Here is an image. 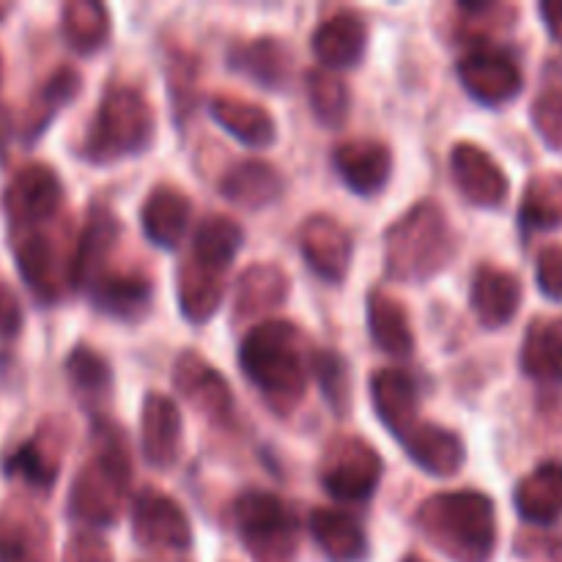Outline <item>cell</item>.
Segmentation results:
<instances>
[{
	"instance_id": "obj_1",
	"label": "cell",
	"mask_w": 562,
	"mask_h": 562,
	"mask_svg": "<svg viewBox=\"0 0 562 562\" xmlns=\"http://www.w3.org/2000/svg\"><path fill=\"white\" fill-rule=\"evenodd\" d=\"M239 362L245 376L280 417H289L302 404L307 393L305 338L294 324H258L241 340Z\"/></svg>"
},
{
	"instance_id": "obj_2",
	"label": "cell",
	"mask_w": 562,
	"mask_h": 562,
	"mask_svg": "<svg viewBox=\"0 0 562 562\" xmlns=\"http://www.w3.org/2000/svg\"><path fill=\"white\" fill-rule=\"evenodd\" d=\"M428 541L456 562H488L497 547V514L481 492L437 494L420 508Z\"/></svg>"
},
{
	"instance_id": "obj_3",
	"label": "cell",
	"mask_w": 562,
	"mask_h": 562,
	"mask_svg": "<svg viewBox=\"0 0 562 562\" xmlns=\"http://www.w3.org/2000/svg\"><path fill=\"white\" fill-rule=\"evenodd\" d=\"M130 450L113 426L97 431V450L77 472L69 492V514L88 527H108L121 516L130 494Z\"/></svg>"
},
{
	"instance_id": "obj_4",
	"label": "cell",
	"mask_w": 562,
	"mask_h": 562,
	"mask_svg": "<svg viewBox=\"0 0 562 562\" xmlns=\"http://www.w3.org/2000/svg\"><path fill=\"white\" fill-rule=\"evenodd\" d=\"M456 252L442 206L417 203L384 236V263L398 280H428L442 272Z\"/></svg>"
},
{
	"instance_id": "obj_5",
	"label": "cell",
	"mask_w": 562,
	"mask_h": 562,
	"mask_svg": "<svg viewBox=\"0 0 562 562\" xmlns=\"http://www.w3.org/2000/svg\"><path fill=\"white\" fill-rule=\"evenodd\" d=\"M154 140V110L135 88H110L88 126L82 157L93 165L143 154Z\"/></svg>"
},
{
	"instance_id": "obj_6",
	"label": "cell",
	"mask_w": 562,
	"mask_h": 562,
	"mask_svg": "<svg viewBox=\"0 0 562 562\" xmlns=\"http://www.w3.org/2000/svg\"><path fill=\"white\" fill-rule=\"evenodd\" d=\"M236 521L256 562H294L300 525L289 505L269 492H247L236 499Z\"/></svg>"
},
{
	"instance_id": "obj_7",
	"label": "cell",
	"mask_w": 562,
	"mask_h": 562,
	"mask_svg": "<svg viewBox=\"0 0 562 562\" xmlns=\"http://www.w3.org/2000/svg\"><path fill=\"white\" fill-rule=\"evenodd\" d=\"M11 252L22 280L38 302L53 305L69 285H75V269L71 263H64L53 236L44 234L42 228L11 231Z\"/></svg>"
},
{
	"instance_id": "obj_8",
	"label": "cell",
	"mask_w": 562,
	"mask_h": 562,
	"mask_svg": "<svg viewBox=\"0 0 562 562\" xmlns=\"http://www.w3.org/2000/svg\"><path fill=\"white\" fill-rule=\"evenodd\" d=\"M382 456L362 439H340L327 450L322 483L340 503H366L382 481Z\"/></svg>"
},
{
	"instance_id": "obj_9",
	"label": "cell",
	"mask_w": 562,
	"mask_h": 562,
	"mask_svg": "<svg viewBox=\"0 0 562 562\" xmlns=\"http://www.w3.org/2000/svg\"><path fill=\"white\" fill-rule=\"evenodd\" d=\"M64 203V187L58 173L44 162H31L14 173L3 190V212L11 231L38 228L58 214Z\"/></svg>"
},
{
	"instance_id": "obj_10",
	"label": "cell",
	"mask_w": 562,
	"mask_h": 562,
	"mask_svg": "<svg viewBox=\"0 0 562 562\" xmlns=\"http://www.w3.org/2000/svg\"><path fill=\"white\" fill-rule=\"evenodd\" d=\"M459 77L467 93L486 108H499V104L510 102L519 97L521 86H525V77H521L516 60L488 44L470 49L459 60Z\"/></svg>"
},
{
	"instance_id": "obj_11",
	"label": "cell",
	"mask_w": 562,
	"mask_h": 562,
	"mask_svg": "<svg viewBox=\"0 0 562 562\" xmlns=\"http://www.w3.org/2000/svg\"><path fill=\"white\" fill-rule=\"evenodd\" d=\"M132 525H135V538L146 549H154V552H190V519L179 508V503L165 497L162 492L146 488V492L137 494L135 505H132Z\"/></svg>"
},
{
	"instance_id": "obj_12",
	"label": "cell",
	"mask_w": 562,
	"mask_h": 562,
	"mask_svg": "<svg viewBox=\"0 0 562 562\" xmlns=\"http://www.w3.org/2000/svg\"><path fill=\"white\" fill-rule=\"evenodd\" d=\"M0 562H53L47 521L22 499L0 505Z\"/></svg>"
},
{
	"instance_id": "obj_13",
	"label": "cell",
	"mask_w": 562,
	"mask_h": 562,
	"mask_svg": "<svg viewBox=\"0 0 562 562\" xmlns=\"http://www.w3.org/2000/svg\"><path fill=\"white\" fill-rule=\"evenodd\" d=\"M176 390L214 423H228L234 417V395L217 368L209 366L198 351H184L173 366Z\"/></svg>"
},
{
	"instance_id": "obj_14",
	"label": "cell",
	"mask_w": 562,
	"mask_h": 562,
	"mask_svg": "<svg viewBox=\"0 0 562 562\" xmlns=\"http://www.w3.org/2000/svg\"><path fill=\"white\" fill-rule=\"evenodd\" d=\"M143 456L154 470H170L184 448V426L179 406L162 393H148L140 412Z\"/></svg>"
},
{
	"instance_id": "obj_15",
	"label": "cell",
	"mask_w": 562,
	"mask_h": 562,
	"mask_svg": "<svg viewBox=\"0 0 562 562\" xmlns=\"http://www.w3.org/2000/svg\"><path fill=\"white\" fill-rule=\"evenodd\" d=\"M60 456H64V434L55 423H47L25 445L5 456L3 472L5 477L27 483L36 492H49L58 481Z\"/></svg>"
},
{
	"instance_id": "obj_16",
	"label": "cell",
	"mask_w": 562,
	"mask_h": 562,
	"mask_svg": "<svg viewBox=\"0 0 562 562\" xmlns=\"http://www.w3.org/2000/svg\"><path fill=\"white\" fill-rule=\"evenodd\" d=\"M450 168H453L456 187L475 206L494 209L508 195V176L475 143H459L450 154Z\"/></svg>"
},
{
	"instance_id": "obj_17",
	"label": "cell",
	"mask_w": 562,
	"mask_h": 562,
	"mask_svg": "<svg viewBox=\"0 0 562 562\" xmlns=\"http://www.w3.org/2000/svg\"><path fill=\"white\" fill-rule=\"evenodd\" d=\"M351 236L346 234L344 225L333 217H311L302 228V256L311 263V269L316 274H322L324 280H333L340 283L349 272L351 263Z\"/></svg>"
},
{
	"instance_id": "obj_18",
	"label": "cell",
	"mask_w": 562,
	"mask_h": 562,
	"mask_svg": "<svg viewBox=\"0 0 562 562\" xmlns=\"http://www.w3.org/2000/svg\"><path fill=\"white\" fill-rule=\"evenodd\" d=\"M335 168L357 195H376L393 173V154L379 140H349L335 148Z\"/></svg>"
},
{
	"instance_id": "obj_19",
	"label": "cell",
	"mask_w": 562,
	"mask_h": 562,
	"mask_svg": "<svg viewBox=\"0 0 562 562\" xmlns=\"http://www.w3.org/2000/svg\"><path fill=\"white\" fill-rule=\"evenodd\" d=\"M368 27L357 11H338L313 33V53L327 69H349L360 64L366 53Z\"/></svg>"
},
{
	"instance_id": "obj_20",
	"label": "cell",
	"mask_w": 562,
	"mask_h": 562,
	"mask_svg": "<svg viewBox=\"0 0 562 562\" xmlns=\"http://www.w3.org/2000/svg\"><path fill=\"white\" fill-rule=\"evenodd\" d=\"M472 311L486 329L505 327L521 305V283L514 272L481 267L470 291Z\"/></svg>"
},
{
	"instance_id": "obj_21",
	"label": "cell",
	"mask_w": 562,
	"mask_h": 562,
	"mask_svg": "<svg viewBox=\"0 0 562 562\" xmlns=\"http://www.w3.org/2000/svg\"><path fill=\"white\" fill-rule=\"evenodd\" d=\"M409 459L420 467L423 472L437 477H450L464 467V442L459 434L448 431L434 423H417L404 439H401Z\"/></svg>"
},
{
	"instance_id": "obj_22",
	"label": "cell",
	"mask_w": 562,
	"mask_h": 562,
	"mask_svg": "<svg viewBox=\"0 0 562 562\" xmlns=\"http://www.w3.org/2000/svg\"><path fill=\"white\" fill-rule=\"evenodd\" d=\"M516 510L525 521L549 527L562 519V464L547 461L530 475L521 477L514 492Z\"/></svg>"
},
{
	"instance_id": "obj_23",
	"label": "cell",
	"mask_w": 562,
	"mask_h": 562,
	"mask_svg": "<svg viewBox=\"0 0 562 562\" xmlns=\"http://www.w3.org/2000/svg\"><path fill=\"white\" fill-rule=\"evenodd\" d=\"M373 406L390 434L401 439L412 431L420 420L417 409V390L412 379L401 371H379L371 382Z\"/></svg>"
},
{
	"instance_id": "obj_24",
	"label": "cell",
	"mask_w": 562,
	"mask_h": 562,
	"mask_svg": "<svg viewBox=\"0 0 562 562\" xmlns=\"http://www.w3.org/2000/svg\"><path fill=\"white\" fill-rule=\"evenodd\" d=\"M93 305L115 318H137L151 302V283L140 272H102L86 285Z\"/></svg>"
},
{
	"instance_id": "obj_25",
	"label": "cell",
	"mask_w": 562,
	"mask_h": 562,
	"mask_svg": "<svg viewBox=\"0 0 562 562\" xmlns=\"http://www.w3.org/2000/svg\"><path fill=\"white\" fill-rule=\"evenodd\" d=\"M190 212V198L184 192L176 190V187H157V190L148 192L146 203H143V231L154 245L173 250L184 236Z\"/></svg>"
},
{
	"instance_id": "obj_26",
	"label": "cell",
	"mask_w": 562,
	"mask_h": 562,
	"mask_svg": "<svg viewBox=\"0 0 562 562\" xmlns=\"http://www.w3.org/2000/svg\"><path fill=\"white\" fill-rule=\"evenodd\" d=\"M209 110H212V119L228 135H234L236 140H241L250 148H267L278 137L274 119L256 102H247V99L236 97H217L212 99Z\"/></svg>"
},
{
	"instance_id": "obj_27",
	"label": "cell",
	"mask_w": 562,
	"mask_h": 562,
	"mask_svg": "<svg viewBox=\"0 0 562 562\" xmlns=\"http://www.w3.org/2000/svg\"><path fill=\"white\" fill-rule=\"evenodd\" d=\"M289 274L272 263H256V267L245 269L239 285H236L234 316L245 322V318L274 311L289 296Z\"/></svg>"
},
{
	"instance_id": "obj_28",
	"label": "cell",
	"mask_w": 562,
	"mask_h": 562,
	"mask_svg": "<svg viewBox=\"0 0 562 562\" xmlns=\"http://www.w3.org/2000/svg\"><path fill=\"white\" fill-rule=\"evenodd\" d=\"M220 190L236 206L261 209L278 201V195L283 192V179H280V173L269 162L247 159V162L234 165L225 173Z\"/></svg>"
},
{
	"instance_id": "obj_29",
	"label": "cell",
	"mask_w": 562,
	"mask_h": 562,
	"mask_svg": "<svg viewBox=\"0 0 562 562\" xmlns=\"http://www.w3.org/2000/svg\"><path fill=\"white\" fill-rule=\"evenodd\" d=\"M223 272L203 267L195 258H187L179 269V305L187 322L206 324L223 302Z\"/></svg>"
},
{
	"instance_id": "obj_30",
	"label": "cell",
	"mask_w": 562,
	"mask_h": 562,
	"mask_svg": "<svg viewBox=\"0 0 562 562\" xmlns=\"http://www.w3.org/2000/svg\"><path fill=\"white\" fill-rule=\"evenodd\" d=\"M311 532L333 562H362L368 558V538L351 516L340 510H313Z\"/></svg>"
},
{
	"instance_id": "obj_31",
	"label": "cell",
	"mask_w": 562,
	"mask_h": 562,
	"mask_svg": "<svg viewBox=\"0 0 562 562\" xmlns=\"http://www.w3.org/2000/svg\"><path fill=\"white\" fill-rule=\"evenodd\" d=\"M368 327H371L373 344L390 357H409L415 349V335H412L409 316L404 305L393 296L373 291L368 296Z\"/></svg>"
},
{
	"instance_id": "obj_32",
	"label": "cell",
	"mask_w": 562,
	"mask_h": 562,
	"mask_svg": "<svg viewBox=\"0 0 562 562\" xmlns=\"http://www.w3.org/2000/svg\"><path fill=\"white\" fill-rule=\"evenodd\" d=\"M115 241H119V223H115V217L104 212V209H93L75 250V285L86 289L93 278L104 272V263H108V256L115 247Z\"/></svg>"
},
{
	"instance_id": "obj_33",
	"label": "cell",
	"mask_w": 562,
	"mask_h": 562,
	"mask_svg": "<svg viewBox=\"0 0 562 562\" xmlns=\"http://www.w3.org/2000/svg\"><path fill=\"white\" fill-rule=\"evenodd\" d=\"M231 66L245 71L250 80L278 91L289 82L294 64H291V53L283 42H278V38H256V42L234 49Z\"/></svg>"
},
{
	"instance_id": "obj_34",
	"label": "cell",
	"mask_w": 562,
	"mask_h": 562,
	"mask_svg": "<svg viewBox=\"0 0 562 562\" xmlns=\"http://www.w3.org/2000/svg\"><path fill=\"white\" fill-rule=\"evenodd\" d=\"M60 31L80 55L97 53L110 36V14L97 0H69L60 11Z\"/></svg>"
},
{
	"instance_id": "obj_35",
	"label": "cell",
	"mask_w": 562,
	"mask_h": 562,
	"mask_svg": "<svg viewBox=\"0 0 562 562\" xmlns=\"http://www.w3.org/2000/svg\"><path fill=\"white\" fill-rule=\"evenodd\" d=\"M241 239H245V234L231 217H206L198 225L190 258L225 274L234 263L236 252L241 250Z\"/></svg>"
},
{
	"instance_id": "obj_36",
	"label": "cell",
	"mask_w": 562,
	"mask_h": 562,
	"mask_svg": "<svg viewBox=\"0 0 562 562\" xmlns=\"http://www.w3.org/2000/svg\"><path fill=\"white\" fill-rule=\"evenodd\" d=\"M521 368L530 379L543 384H562V327L532 324L521 346Z\"/></svg>"
},
{
	"instance_id": "obj_37",
	"label": "cell",
	"mask_w": 562,
	"mask_h": 562,
	"mask_svg": "<svg viewBox=\"0 0 562 562\" xmlns=\"http://www.w3.org/2000/svg\"><path fill=\"white\" fill-rule=\"evenodd\" d=\"M66 379H69L71 390L82 401V406L102 404L113 390V373H110L108 360L88 346H77L66 357Z\"/></svg>"
},
{
	"instance_id": "obj_38",
	"label": "cell",
	"mask_w": 562,
	"mask_h": 562,
	"mask_svg": "<svg viewBox=\"0 0 562 562\" xmlns=\"http://www.w3.org/2000/svg\"><path fill=\"white\" fill-rule=\"evenodd\" d=\"M519 220L527 231H549L562 225V176L541 173L527 184Z\"/></svg>"
},
{
	"instance_id": "obj_39",
	"label": "cell",
	"mask_w": 562,
	"mask_h": 562,
	"mask_svg": "<svg viewBox=\"0 0 562 562\" xmlns=\"http://www.w3.org/2000/svg\"><path fill=\"white\" fill-rule=\"evenodd\" d=\"M80 75H77L75 69H69V66H64V69H58L55 75H49L47 82L42 86V91H38V97L33 99L31 104V115H27L25 124V140H36V137L47 130L49 121L55 119V113L80 93Z\"/></svg>"
},
{
	"instance_id": "obj_40",
	"label": "cell",
	"mask_w": 562,
	"mask_h": 562,
	"mask_svg": "<svg viewBox=\"0 0 562 562\" xmlns=\"http://www.w3.org/2000/svg\"><path fill=\"white\" fill-rule=\"evenodd\" d=\"M307 99L316 119L327 126H340L349 113V88L338 75L327 69H313L307 75Z\"/></svg>"
},
{
	"instance_id": "obj_41",
	"label": "cell",
	"mask_w": 562,
	"mask_h": 562,
	"mask_svg": "<svg viewBox=\"0 0 562 562\" xmlns=\"http://www.w3.org/2000/svg\"><path fill=\"white\" fill-rule=\"evenodd\" d=\"M313 373H316L335 415H346L351 404V376L344 357L335 355V351H316L313 355Z\"/></svg>"
},
{
	"instance_id": "obj_42",
	"label": "cell",
	"mask_w": 562,
	"mask_h": 562,
	"mask_svg": "<svg viewBox=\"0 0 562 562\" xmlns=\"http://www.w3.org/2000/svg\"><path fill=\"white\" fill-rule=\"evenodd\" d=\"M532 124L541 132L547 146L562 148V91L549 88L532 104Z\"/></svg>"
},
{
	"instance_id": "obj_43",
	"label": "cell",
	"mask_w": 562,
	"mask_h": 562,
	"mask_svg": "<svg viewBox=\"0 0 562 562\" xmlns=\"http://www.w3.org/2000/svg\"><path fill=\"white\" fill-rule=\"evenodd\" d=\"M66 562H113V552L97 532H75L66 543Z\"/></svg>"
},
{
	"instance_id": "obj_44",
	"label": "cell",
	"mask_w": 562,
	"mask_h": 562,
	"mask_svg": "<svg viewBox=\"0 0 562 562\" xmlns=\"http://www.w3.org/2000/svg\"><path fill=\"white\" fill-rule=\"evenodd\" d=\"M536 278L549 300L562 302V245L547 247V250L538 256Z\"/></svg>"
},
{
	"instance_id": "obj_45",
	"label": "cell",
	"mask_w": 562,
	"mask_h": 562,
	"mask_svg": "<svg viewBox=\"0 0 562 562\" xmlns=\"http://www.w3.org/2000/svg\"><path fill=\"white\" fill-rule=\"evenodd\" d=\"M22 324H25V311L20 296L5 280H0V340L20 338Z\"/></svg>"
},
{
	"instance_id": "obj_46",
	"label": "cell",
	"mask_w": 562,
	"mask_h": 562,
	"mask_svg": "<svg viewBox=\"0 0 562 562\" xmlns=\"http://www.w3.org/2000/svg\"><path fill=\"white\" fill-rule=\"evenodd\" d=\"M521 547H527L530 558L538 562H562V536L527 538V541H521Z\"/></svg>"
},
{
	"instance_id": "obj_47",
	"label": "cell",
	"mask_w": 562,
	"mask_h": 562,
	"mask_svg": "<svg viewBox=\"0 0 562 562\" xmlns=\"http://www.w3.org/2000/svg\"><path fill=\"white\" fill-rule=\"evenodd\" d=\"M541 16L554 42L562 44V0H547V3H541Z\"/></svg>"
},
{
	"instance_id": "obj_48",
	"label": "cell",
	"mask_w": 562,
	"mask_h": 562,
	"mask_svg": "<svg viewBox=\"0 0 562 562\" xmlns=\"http://www.w3.org/2000/svg\"><path fill=\"white\" fill-rule=\"evenodd\" d=\"M5 137H9V115H5V110L0 108V148H3Z\"/></svg>"
},
{
	"instance_id": "obj_49",
	"label": "cell",
	"mask_w": 562,
	"mask_h": 562,
	"mask_svg": "<svg viewBox=\"0 0 562 562\" xmlns=\"http://www.w3.org/2000/svg\"><path fill=\"white\" fill-rule=\"evenodd\" d=\"M11 11H14V3H0V20H5Z\"/></svg>"
},
{
	"instance_id": "obj_50",
	"label": "cell",
	"mask_w": 562,
	"mask_h": 562,
	"mask_svg": "<svg viewBox=\"0 0 562 562\" xmlns=\"http://www.w3.org/2000/svg\"><path fill=\"white\" fill-rule=\"evenodd\" d=\"M404 562H428V560H423L420 554H409V558H406Z\"/></svg>"
},
{
	"instance_id": "obj_51",
	"label": "cell",
	"mask_w": 562,
	"mask_h": 562,
	"mask_svg": "<svg viewBox=\"0 0 562 562\" xmlns=\"http://www.w3.org/2000/svg\"><path fill=\"white\" fill-rule=\"evenodd\" d=\"M0 80H3V58H0Z\"/></svg>"
}]
</instances>
